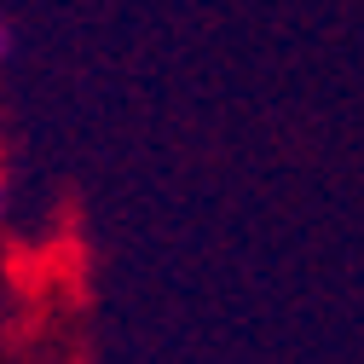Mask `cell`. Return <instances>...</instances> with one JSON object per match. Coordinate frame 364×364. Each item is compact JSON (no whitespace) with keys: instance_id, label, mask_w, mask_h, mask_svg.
Returning <instances> with one entry per match:
<instances>
[{"instance_id":"6da1fadb","label":"cell","mask_w":364,"mask_h":364,"mask_svg":"<svg viewBox=\"0 0 364 364\" xmlns=\"http://www.w3.org/2000/svg\"><path fill=\"white\" fill-rule=\"evenodd\" d=\"M6 53H12V29L0 23V58H6Z\"/></svg>"},{"instance_id":"7a4b0ae2","label":"cell","mask_w":364,"mask_h":364,"mask_svg":"<svg viewBox=\"0 0 364 364\" xmlns=\"http://www.w3.org/2000/svg\"><path fill=\"white\" fill-rule=\"evenodd\" d=\"M0 197H6V179H0Z\"/></svg>"}]
</instances>
